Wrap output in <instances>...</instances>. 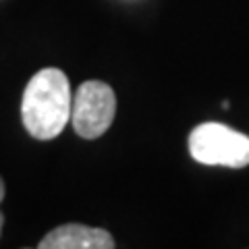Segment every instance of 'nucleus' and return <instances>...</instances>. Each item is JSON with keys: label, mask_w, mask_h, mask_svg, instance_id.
Segmentation results:
<instances>
[{"label": "nucleus", "mask_w": 249, "mask_h": 249, "mask_svg": "<svg viewBox=\"0 0 249 249\" xmlns=\"http://www.w3.org/2000/svg\"><path fill=\"white\" fill-rule=\"evenodd\" d=\"M2 224H4V216H2V212H0V235H2Z\"/></svg>", "instance_id": "nucleus-6"}, {"label": "nucleus", "mask_w": 249, "mask_h": 249, "mask_svg": "<svg viewBox=\"0 0 249 249\" xmlns=\"http://www.w3.org/2000/svg\"><path fill=\"white\" fill-rule=\"evenodd\" d=\"M40 249H112L114 239L104 229H91L85 224H62L50 231L40 243Z\"/></svg>", "instance_id": "nucleus-4"}, {"label": "nucleus", "mask_w": 249, "mask_h": 249, "mask_svg": "<svg viewBox=\"0 0 249 249\" xmlns=\"http://www.w3.org/2000/svg\"><path fill=\"white\" fill-rule=\"evenodd\" d=\"M193 160L208 166H249V137L222 123L197 124L189 135Z\"/></svg>", "instance_id": "nucleus-2"}, {"label": "nucleus", "mask_w": 249, "mask_h": 249, "mask_svg": "<svg viewBox=\"0 0 249 249\" xmlns=\"http://www.w3.org/2000/svg\"><path fill=\"white\" fill-rule=\"evenodd\" d=\"M4 197V183H2V178H0V201H2Z\"/></svg>", "instance_id": "nucleus-5"}, {"label": "nucleus", "mask_w": 249, "mask_h": 249, "mask_svg": "<svg viewBox=\"0 0 249 249\" xmlns=\"http://www.w3.org/2000/svg\"><path fill=\"white\" fill-rule=\"evenodd\" d=\"M73 96L60 69L37 71L23 91L21 116L27 133L36 139H54L71 119Z\"/></svg>", "instance_id": "nucleus-1"}, {"label": "nucleus", "mask_w": 249, "mask_h": 249, "mask_svg": "<svg viewBox=\"0 0 249 249\" xmlns=\"http://www.w3.org/2000/svg\"><path fill=\"white\" fill-rule=\"evenodd\" d=\"M116 114V98L104 81H85L73 96L71 121L77 135L96 139L104 135Z\"/></svg>", "instance_id": "nucleus-3"}]
</instances>
